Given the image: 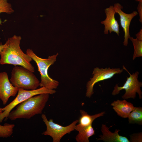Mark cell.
I'll return each mask as SVG.
<instances>
[{
	"mask_svg": "<svg viewBox=\"0 0 142 142\" xmlns=\"http://www.w3.org/2000/svg\"><path fill=\"white\" fill-rule=\"evenodd\" d=\"M20 36L14 35L9 38L0 51V64L19 65L34 73V67L31 63L32 58L21 49Z\"/></svg>",
	"mask_w": 142,
	"mask_h": 142,
	"instance_id": "cell-1",
	"label": "cell"
},
{
	"mask_svg": "<svg viewBox=\"0 0 142 142\" xmlns=\"http://www.w3.org/2000/svg\"><path fill=\"white\" fill-rule=\"evenodd\" d=\"M14 12L11 5L8 2V0H0V14L5 13L11 14ZM3 22L0 18V25H1Z\"/></svg>",
	"mask_w": 142,
	"mask_h": 142,
	"instance_id": "cell-19",
	"label": "cell"
},
{
	"mask_svg": "<svg viewBox=\"0 0 142 142\" xmlns=\"http://www.w3.org/2000/svg\"><path fill=\"white\" fill-rule=\"evenodd\" d=\"M136 38L140 40H142V28L140 30L139 32L135 34Z\"/></svg>",
	"mask_w": 142,
	"mask_h": 142,
	"instance_id": "cell-22",
	"label": "cell"
},
{
	"mask_svg": "<svg viewBox=\"0 0 142 142\" xmlns=\"http://www.w3.org/2000/svg\"><path fill=\"white\" fill-rule=\"evenodd\" d=\"M130 142H142V132L134 133L130 136Z\"/></svg>",
	"mask_w": 142,
	"mask_h": 142,
	"instance_id": "cell-20",
	"label": "cell"
},
{
	"mask_svg": "<svg viewBox=\"0 0 142 142\" xmlns=\"http://www.w3.org/2000/svg\"><path fill=\"white\" fill-rule=\"evenodd\" d=\"M80 112L81 116L78 120L79 123L75 125L74 130L78 132L92 125L93 122L96 119L104 116L105 113V111H103L94 115H90L83 110H80Z\"/></svg>",
	"mask_w": 142,
	"mask_h": 142,
	"instance_id": "cell-14",
	"label": "cell"
},
{
	"mask_svg": "<svg viewBox=\"0 0 142 142\" xmlns=\"http://www.w3.org/2000/svg\"><path fill=\"white\" fill-rule=\"evenodd\" d=\"M123 71L120 68H110V67L94 68L93 71L92 77L90 78L86 84V96L90 98L94 93L93 87L97 83L112 78L115 74H120Z\"/></svg>",
	"mask_w": 142,
	"mask_h": 142,
	"instance_id": "cell-8",
	"label": "cell"
},
{
	"mask_svg": "<svg viewBox=\"0 0 142 142\" xmlns=\"http://www.w3.org/2000/svg\"><path fill=\"white\" fill-rule=\"evenodd\" d=\"M130 124L142 125V108L135 107L129 114L128 118Z\"/></svg>",
	"mask_w": 142,
	"mask_h": 142,
	"instance_id": "cell-16",
	"label": "cell"
},
{
	"mask_svg": "<svg viewBox=\"0 0 142 142\" xmlns=\"http://www.w3.org/2000/svg\"><path fill=\"white\" fill-rule=\"evenodd\" d=\"M123 68L126 71L129 75V77H127V80L124 85L121 87H119L118 84H116L113 91L111 94L115 95L118 94L120 91L123 89L125 90V94L122 96V98L124 99H128L131 98L134 99L137 93L140 99L142 98V92L140 88L142 87V82H139L138 78L139 72L136 71L135 73L131 74L124 65Z\"/></svg>",
	"mask_w": 142,
	"mask_h": 142,
	"instance_id": "cell-5",
	"label": "cell"
},
{
	"mask_svg": "<svg viewBox=\"0 0 142 142\" xmlns=\"http://www.w3.org/2000/svg\"><path fill=\"white\" fill-rule=\"evenodd\" d=\"M26 54L32 58L37 64L41 76L39 86L50 89H56L59 85V83L49 76L48 70L49 67L53 64L56 61L58 54L57 53L55 55L49 56L47 58H42L38 56L32 49L29 48L27 50Z\"/></svg>",
	"mask_w": 142,
	"mask_h": 142,
	"instance_id": "cell-3",
	"label": "cell"
},
{
	"mask_svg": "<svg viewBox=\"0 0 142 142\" xmlns=\"http://www.w3.org/2000/svg\"><path fill=\"white\" fill-rule=\"evenodd\" d=\"M135 1L137 2H139L142 3V0H135Z\"/></svg>",
	"mask_w": 142,
	"mask_h": 142,
	"instance_id": "cell-24",
	"label": "cell"
},
{
	"mask_svg": "<svg viewBox=\"0 0 142 142\" xmlns=\"http://www.w3.org/2000/svg\"><path fill=\"white\" fill-rule=\"evenodd\" d=\"M113 108L117 114L123 118H128L135 107L131 103L128 102L125 99L117 100L114 101L111 104Z\"/></svg>",
	"mask_w": 142,
	"mask_h": 142,
	"instance_id": "cell-13",
	"label": "cell"
},
{
	"mask_svg": "<svg viewBox=\"0 0 142 142\" xmlns=\"http://www.w3.org/2000/svg\"><path fill=\"white\" fill-rule=\"evenodd\" d=\"M49 97L48 93L32 96L18 105L15 110L10 111L8 118L12 121L20 118L28 119L41 114Z\"/></svg>",
	"mask_w": 142,
	"mask_h": 142,
	"instance_id": "cell-2",
	"label": "cell"
},
{
	"mask_svg": "<svg viewBox=\"0 0 142 142\" xmlns=\"http://www.w3.org/2000/svg\"><path fill=\"white\" fill-rule=\"evenodd\" d=\"M2 108H0V114L2 112Z\"/></svg>",
	"mask_w": 142,
	"mask_h": 142,
	"instance_id": "cell-25",
	"label": "cell"
},
{
	"mask_svg": "<svg viewBox=\"0 0 142 142\" xmlns=\"http://www.w3.org/2000/svg\"><path fill=\"white\" fill-rule=\"evenodd\" d=\"M95 134L92 125L78 132L75 139L77 142H89V138Z\"/></svg>",
	"mask_w": 142,
	"mask_h": 142,
	"instance_id": "cell-15",
	"label": "cell"
},
{
	"mask_svg": "<svg viewBox=\"0 0 142 142\" xmlns=\"http://www.w3.org/2000/svg\"><path fill=\"white\" fill-rule=\"evenodd\" d=\"M106 18L104 21H101L100 23L104 26V33L108 34V32L111 33L112 32L119 35V25L115 17L116 13L113 8V6H110L104 9Z\"/></svg>",
	"mask_w": 142,
	"mask_h": 142,
	"instance_id": "cell-11",
	"label": "cell"
},
{
	"mask_svg": "<svg viewBox=\"0 0 142 142\" xmlns=\"http://www.w3.org/2000/svg\"><path fill=\"white\" fill-rule=\"evenodd\" d=\"M113 6L116 13H118L119 16L120 24L124 32L123 45L127 46L128 39L130 37L129 29L131 22L133 19L138 14V12L135 11L130 14L125 13L121 9L123 7L119 3H115Z\"/></svg>",
	"mask_w": 142,
	"mask_h": 142,
	"instance_id": "cell-9",
	"label": "cell"
},
{
	"mask_svg": "<svg viewBox=\"0 0 142 142\" xmlns=\"http://www.w3.org/2000/svg\"><path fill=\"white\" fill-rule=\"evenodd\" d=\"M18 94L15 99L9 104L2 108V112L0 114V123L4 118H8L12 110L20 103L35 95L43 93L53 94L56 91L42 87L34 90H26L18 88Z\"/></svg>",
	"mask_w": 142,
	"mask_h": 142,
	"instance_id": "cell-6",
	"label": "cell"
},
{
	"mask_svg": "<svg viewBox=\"0 0 142 142\" xmlns=\"http://www.w3.org/2000/svg\"><path fill=\"white\" fill-rule=\"evenodd\" d=\"M132 42L134 49L133 59L136 58L142 57V40L135 39L132 37L129 38Z\"/></svg>",
	"mask_w": 142,
	"mask_h": 142,
	"instance_id": "cell-17",
	"label": "cell"
},
{
	"mask_svg": "<svg viewBox=\"0 0 142 142\" xmlns=\"http://www.w3.org/2000/svg\"><path fill=\"white\" fill-rule=\"evenodd\" d=\"M3 46V44L2 45V44L0 45V51L2 49Z\"/></svg>",
	"mask_w": 142,
	"mask_h": 142,
	"instance_id": "cell-23",
	"label": "cell"
},
{
	"mask_svg": "<svg viewBox=\"0 0 142 142\" xmlns=\"http://www.w3.org/2000/svg\"><path fill=\"white\" fill-rule=\"evenodd\" d=\"M137 9L138 12V13L139 14V21L141 24L142 23V3L139 2L138 5Z\"/></svg>",
	"mask_w": 142,
	"mask_h": 142,
	"instance_id": "cell-21",
	"label": "cell"
},
{
	"mask_svg": "<svg viewBox=\"0 0 142 142\" xmlns=\"http://www.w3.org/2000/svg\"><path fill=\"white\" fill-rule=\"evenodd\" d=\"M14 124H5L3 125H0V137L7 138L10 137L13 133Z\"/></svg>",
	"mask_w": 142,
	"mask_h": 142,
	"instance_id": "cell-18",
	"label": "cell"
},
{
	"mask_svg": "<svg viewBox=\"0 0 142 142\" xmlns=\"http://www.w3.org/2000/svg\"><path fill=\"white\" fill-rule=\"evenodd\" d=\"M109 128L105 124L102 125V135L99 136L100 138L97 139V141L101 140L105 142H130L126 137L119 134V130L116 129L114 132H112L109 130Z\"/></svg>",
	"mask_w": 142,
	"mask_h": 142,
	"instance_id": "cell-12",
	"label": "cell"
},
{
	"mask_svg": "<svg viewBox=\"0 0 142 142\" xmlns=\"http://www.w3.org/2000/svg\"><path fill=\"white\" fill-rule=\"evenodd\" d=\"M18 89L14 87L9 80L7 73L5 72L0 73V99L5 105L11 97H15Z\"/></svg>",
	"mask_w": 142,
	"mask_h": 142,
	"instance_id": "cell-10",
	"label": "cell"
},
{
	"mask_svg": "<svg viewBox=\"0 0 142 142\" xmlns=\"http://www.w3.org/2000/svg\"><path fill=\"white\" fill-rule=\"evenodd\" d=\"M9 81L14 87L26 90L37 89L40 83L33 72L23 67L16 66L12 69Z\"/></svg>",
	"mask_w": 142,
	"mask_h": 142,
	"instance_id": "cell-4",
	"label": "cell"
},
{
	"mask_svg": "<svg viewBox=\"0 0 142 142\" xmlns=\"http://www.w3.org/2000/svg\"><path fill=\"white\" fill-rule=\"evenodd\" d=\"M41 117L47 127L46 130L42 134L51 137L53 142H60L64 136L74 130L75 125L78 121V120H76L68 125L64 126L54 123L52 119L48 120L45 114H42Z\"/></svg>",
	"mask_w": 142,
	"mask_h": 142,
	"instance_id": "cell-7",
	"label": "cell"
}]
</instances>
